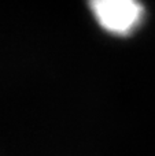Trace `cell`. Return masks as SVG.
Listing matches in <instances>:
<instances>
[{
	"mask_svg": "<svg viewBox=\"0 0 155 156\" xmlns=\"http://www.w3.org/2000/svg\"><path fill=\"white\" fill-rule=\"evenodd\" d=\"M88 7L99 26L117 37L132 36L146 18L142 0H88Z\"/></svg>",
	"mask_w": 155,
	"mask_h": 156,
	"instance_id": "1",
	"label": "cell"
}]
</instances>
